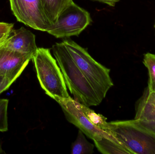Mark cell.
<instances>
[{"mask_svg":"<svg viewBox=\"0 0 155 154\" xmlns=\"http://www.w3.org/2000/svg\"><path fill=\"white\" fill-rule=\"evenodd\" d=\"M72 154H90L94 153V145L87 141L84 133L79 130L77 138L71 146Z\"/></svg>","mask_w":155,"mask_h":154,"instance_id":"cell-12","label":"cell"},{"mask_svg":"<svg viewBox=\"0 0 155 154\" xmlns=\"http://www.w3.org/2000/svg\"><path fill=\"white\" fill-rule=\"evenodd\" d=\"M9 34H0V40L6 39L8 38Z\"/></svg>","mask_w":155,"mask_h":154,"instance_id":"cell-21","label":"cell"},{"mask_svg":"<svg viewBox=\"0 0 155 154\" xmlns=\"http://www.w3.org/2000/svg\"><path fill=\"white\" fill-rule=\"evenodd\" d=\"M54 100L61 106L67 120L90 139L98 141L104 137L118 142L114 137L93 124L79 107V103L71 97L67 99L55 97Z\"/></svg>","mask_w":155,"mask_h":154,"instance_id":"cell-7","label":"cell"},{"mask_svg":"<svg viewBox=\"0 0 155 154\" xmlns=\"http://www.w3.org/2000/svg\"><path fill=\"white\" fill-rule=\"evenodd\" d=\"M142 97L155 105V93L149 92L148 89H146Z\"/></svg>","mask_w":155,"mask_h":154,"instance_id":"cell-19","label":"cell"},{"mask_svg":"<svg viewBox=\"0 0 155 154\" xmlns=\"http://www.w3.org/2000/svg\"><path fill=\"white\" fill-rule=\"evenodd\" d=\"M79 107L83 113L91 121V123L105 132L107 123L106 121L107 118L102 115L97 114L94 111L90 109L88 107L80 103H79Z\"/></svg>","mask_w":155,"mask_h":154,"instance_id":"cell-14","label":"cell"},{"mask_svg":"<svg viewBox=\"0 0 155 154\" xmlns=\"http://www.w3.org/2000/svg\"><path fill=\"white\" fill-rule=\"evenodd\" d=\"M13 27L14 24L0 22V34H9Z\"/></svg>","mask_w":155,"mask_h":154,"instance_id":"cell-17","label":"cell"},{"mask_svg":"<svg viewBox=\"0 0 155 154\" xmlns=\"http://www.w3.org/2000/svg\"><path fill=\"white\" fill-rule=\"evenodd\" d=\"M2 44L0 45V75L12 84L22 73L32 56L6 49Z\"/></svg>","mask_w":155,"mask_h":154,"instance_id":"cell-8","label":"cell"},{"mask_svg":"<svg viewBox=\"0 0 155 154\" xmlns=\"http://www.w3.org/2000/svg\"><path fill=\"white\" fill-rule=\"evenodd\" d=\"M75 64L95 91L100 101L114 86L110 70L95 60L87 50L70 39L62 41Z\"/></svg>","mask_w":155,"mask_h":154,"instance_id":"cell-2","label":"cell"},{"mask_svg":"<svg viewBox=\"0 0 155 154\" xmlns=\"http://www.w3.org/2000/svg\"><path fill=\"white\" fill-rule=\"evenodd\" d=\"M6 39L1 40H0V45H2V44L3 42Z\"/></svg>","mask_w":155,"mask_h":154,"instance_id":"cell-22","label":"cell"},{"mask_svg":"<svg viewBox=\"0 0 155 154\" xmlns=\"http://www.w3.org/2000/svg\"><path fill=\"white\" fill-rule=\"evenodd\" d=\"M53 53L61 70L66 86L74 100L89 107L101 103L95 91L74 61L62 42L53 45Z\"/></svg>","mask_w":155,"mask_h":154,"instance_id":"cell-1","label":"cell"},{"mask_svg":"<svg viewBox=\"0 0 155 154\" xmlns=\"http://www.w3.org/2000/svg\"><path fill=\"white\" fill-rule=\"evenodd\" d=\"M32 60L39 83L46 95L54 99L71 97L62 72L50 49L38 48Z\"/></svg>","mask_w":155,"mask_h":154,"instance_id":"cell-4","label":"cell"},{"mask_svg":"<svg viewBox=\"0 0 155 154\" xmlns=\"http://www.w3.org/2000/svg\"><path fill=\"white\" fill-rule=\"evenodd\" d=\"M9 100L0 99V132L8 131L7 108Z\"/></svg>","mask_w":155,"mask_h":154,"instance_id":"cell-15","label":"cell"},{"mask_svg":"<svg viewBox=\"0 0 155 154\" xmlns=\"http://www.w3.org/2000/svg\"><path fill=\"white\" fill-rule=\"evenodd\" d=\"M143 63L148 70V90L155 93V54L147 52L144 55Z\"/></svg>","mask_w":155,"mask_h":154,"instance_id":"cell-13","label":"cell"},{"mask_svg":"<svg viewBox=\"0 0 155 154\" xmlns=\"http://www.w3.org/2000/svg\"><path fill=\"white\" fill-rule=\"evenodd\" d=\"M43 7L51 23L54 25L60 14L73 0H41Z\"/></svg>","mask_w":155,"mask_h":154,"instance_id":"cell-10","label":"cell"},{"mask_svg":"<svg viewBox=\"0 0 155 154\" xmlns=\"http://www.w3.org/2000/svg\"><path fill=\"white\" fill-rule=\"evenodd\" d=\"M12 84L5 77L0 75V94L7 90Z\"/></svg>","mask_w":155,"mask_h":154,"instance_id":"cell-18","label":"cell"},{"mask_svg":"<svg viewBox=\"0 0 155 154\" xmlns=\"http://www.w3.org/2000/svg\"><path fill=\"white\" fill-rule=\"evenodd\" d=\"M92 21L89 13L73 2L60 14L47 32L57 39L78 36Z\"/></svg>","mask_w":155,"mask_h":154,"instance_id":"cell-5","label":"cell"},{"mask_svg":"<svg viewBox=\"0 0 155 154\" xmlns=\"http://www.w3.org/2000/svg\"><path fill=\"white\" fill-rule=\"evenodd\" d=\"M17 21L34 30L47 32L52 27L41 0H9Z\"/></svg>","mask_w":155,"mask_h":154,"instance_id":"cell-6","label":"cell"},{"mask_svg":"<svg viewBox=\"0 0 155 154\" xmlns=\"http://www.w3.org/2000/svg\"><path fill=\"white\" fill-rule=\"evenodd\" d=\"M95 145L99 152L104 154H132L119 142L107 138L94 141Z\"/></svg>","mask_w":155,"mask_h":154,"instance_id":"cell-11","label":"cell"},{"mask_svg":"<svg viewBox=\"0 0 155 154\" xmlns=\"http://www.w3.org/2000/svg\"><path fill=\"white\" fill-rule=\"evenodd\" d=\"M92 1L98 2H99L107 5L109 6L114 7V6H115V5L117 3L119 2L120 0H92Z\"/></svg>","mask_w":155,"mask_h":154,"instance_id":"cell-20","label":"cell"},{"mask_svg":"<svg viewBox=\"0 0 155 154\" xmlns=\"http://www.w3.org/2000/svg\"><path fill=\"white\" fill-rule=\"evenodd\" d=\"M2 45L6 49L32 57L38 49L35 35L23 27L13 29Z\"/></svg>","mask_w":155,"mask_h":154,"instance_id":"cell-9","label":"cell"},{"mask_svg":"<svg viewBox=\"0 0 155 154\" xmlns=\"http://www.w3.org/2000/svg\"><path fill=\"white\" fill-rule=\"evenodd\" d=\"M3 152V151L2 149V147H1V144H0V153H2Z\"/></svg>","mask_w":155,"mask_h":154,"instance_id":"cell-23","label":"cell"},{"mask_svg":"<svg viewBox=\"0 0 155 154\" xmlns=\"http://www.w3.org/2000/svg\"><path fill=\"white\" fill-rule=\"evenodd\" d=\"M136 120L142 126L155 134V120L150 121Z\"/></svg>","mask_w":155,"mask_h":154,"instance_id":"cell-16","label":"cell"},{"mask_svg":"<svg viewBox=\"0 0 155 154\" xmlns=\"http://www.w3.org/2000/svg\"><path fill=\"white\" fill-rule=\"evenodd\" d=\"M154 28H155V24H154Z\"/></svg>","mask_w":155,"mask_h":154,"instance_id":"cell-24","label":"cell"},{"mask_svg":"<svg viewBox=\"0 0 155 154\" xmlns=\"http://www.w3.org/2000/svg\"><path fill=\"white\" fill-rule=\"evenodd\" d=\"M105 132L132 154H155V134L135 119L107 122Z\"/></svg>","mask_w":155,"mask_h":154,"instance_id":"cell-3","label":"cell"}]
</instances>
